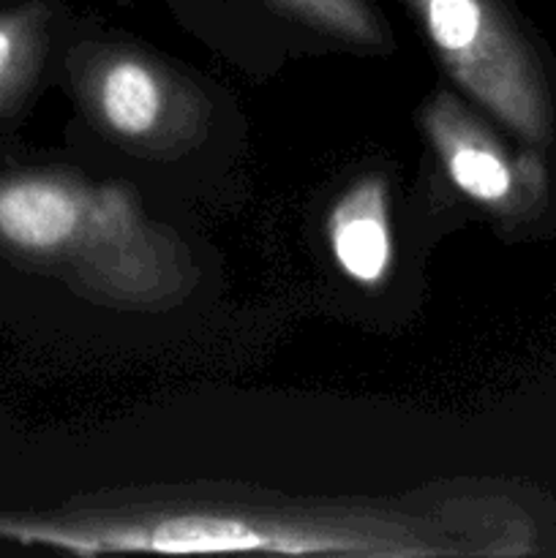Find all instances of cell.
<instances>
[{
    "label": "cell",
    "mask_w": 556,
    "mask_h": 558,
    "mask_svg": "<svg viewBox=\"0 0 556 558\" xmlns=\"http://www.w3.org/2000/svg\"><path fill=\"white\" fill-rule=\"evenodd\" d=\"M0 543L114 554H276L354 558H518L537 526L501 494L322 501L194 485L90 496L58 510H0Z\"/></svg>",
    "instance_id": "obj_1"
},
{
    "label": "cell",
    "mask_w": 556,
    "mask_h": 558,
    "mask_svg": "<svg viewBox=\"0 0 556 558\" xmlns=\"http://www.w3.org/2000/svg\"><path fill=\"white\" fill-rule=\"evenodd\" d=\"M0 256L118 308H167L194 287L185 245L129 185L60 169L0 172Z\"/></svg>",
    "instance_id": "obj_2"
},
{
    "label": "cell",
    "mask_w": 556,
    "mask_h": 558,
    "mask_svg": "<svg viewBox=\"0 0 556 558\" xmlns=\"http://www.w3.org/2000/svg\"><path fill=\"white\" fill-rule=\"evenodd\" d=\"M452 82L556 167V74L512 0H403Z\"/></svg>",
    "instance_id": "obj_3"
},
{
    "label": "cell",
    "mask_w": 556,
    "mask_h": 558,
    "mask_svg": "<svg viewBox=\"0 0 556 558\" xmlns=\"http://www.w3.org/2000/svg\"><path fill=\"white\" fill-rule=\"evenodd\" d=\"M420 129L458 194L507 232H556L554 163L534 147H512L450 90L420 109Z\"/></svg>",
    "instance_id": "obj_4"
},
{
    "label": "cell",
    "mask_w": 556,
    "mask_h": 558,
    "mask_svg": "<svg viewBox=\"0 0 556 558\" xmlns=\"http://www.w3.org/2000/svg\"><path fill=\"white\" fill-rule=\"evenodd\" d=\"M71 74L90 118L120 145L174 156L205 131V98L134 49H85Z\"/></svg>",
    "instance_id": "obj_5"
},
{
    "label": "cell",
    "mask_w": 556,
    "mask_h": 558,
    "mask_svg": "<svg viewBox=\"0 0 556 558\" xmlns=\"http://www.w3.org/2000/svg\"><path fill=\"white\" fill-rule=\"evenodd\" d=\"M327 243L338 270L358 287L376 289L392 267L390 189L382 174H365L338 196L327 216Z\"/></svg>",
    "instance_id": "obj_6"
},
{
    "label": "cell",
    "mask_w": 556,
    "mask_h": 558,
    "mask_svg": "<svg viewBox=\"0 0 556 558\" xmlns=\"http://www.w3.org/2000/svg\"><path fill=\"white\" fill-rule=\"evenodd\" d=\"M52 9L44 0L0 5V120L27 98L44 69Z\"/></svg>",
    "instance_id": "obj_7"
},
{
    "label": "cell",
    "mask_w": 556,
    "mask_h": 558,
    "mask_svg": "<svg viewBox=\"0 0 556 558\" xmlns=\"http://www.w3.org/2000/svg\"><path fill=\"white\" fill-rule=\"evenodd\" d=\"M300 25L330 36L336 41L365 49H385L390 31L376 14L371 0H265Z\"/></svg>",
    "instance_id": "obj_8"
}]
</instances>
